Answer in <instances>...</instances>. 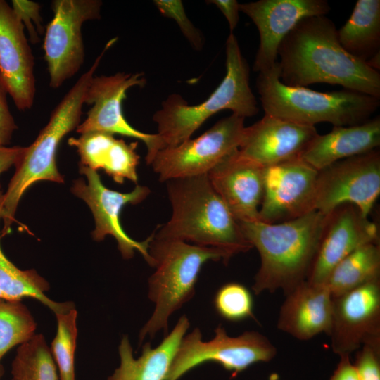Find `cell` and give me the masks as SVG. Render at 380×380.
<instances>
[{"mask_svg": "<svg viewBox=\"0 0 380 380\" xmlns=\"http://www.w3.org/2000/svg\"><path fill=\"white\" fill-rule=\"evenodd\" d=\"M353 364L359 380H380V340L362 345Z\"/></svg>", "mask_w": 380, "mask_h": 380, "instance_id": "d6a6232c", "label": "cell"}, {"mask_svg": "<svg viewBox=\"0 0 380 380\" xmlns=\"http://www.w3.org/2000/svg\"><path fill=\"white\" fill-rule=\"evenodd\" d=\"M277 321V328L300 340L321 333L328 335L332 315V296L324 285L302 282L287 293Z\"/></svg>", "mask_w": 380, "mask_h": 380, "instance_id": "44dd1931", "label": "cell"}, {"mask_svg": "<svg viewBox=\"0 0 380 380\" xmlns=\"http://www.w3.org/2000/svg\"><path fill=\"white\" fill-rule=\"evenodd\" d=\"M244 120L232 113L197 138L160 150L149 165L160 182L208 175L239 148L246 127Z\"/></svg>", "mask_w": 380, "mask_h": 380, "instance_id": "9c48e42d", "label": "cell"}, {"mask_svg": "<svg viewBox=\"0 0 380 380\" xmlns=\"http://www.w3.org/2000/svg\"><path fill=\"white\" fill-rule=\"evenodd\" d=\"M380 145V118L350 126H334L317 134L300 158L317 171L343 159L377 149Z\"/></svg>", "mask_w": 380, "mask_h": 380, "instance_id": "7402d4cb", "label": "cell"}, {"mask_svg": "<svg viewBox=\"0 0 380 380\" xmlns=\"http://www.w3.org/2000/svg\"><path fill=\"white\" fill-rule=\"evenodd\" d=\"M276 355L277 348L271 341L255 331L229 336L220 324L214 338L203 341L201 331L195 328L183 337L165 380H178L206 362L218 363L236 377L252 365L270 362Z\"/></svg>", "mask_w": 380, "mask_h": 380, "instance_id": "ba28073f", "label": "cell"}, {"mask_svg": "<svg viewBox=\"0 0 380 380\" xmlns=\"http://www.w3.org/2000/svg\"><path fill=\"white\" fill-rule=\"evenodd\" d=\"M112 46L107 42L91 68L82 74L52 111L46 125L34 142L24 151L15 165V172L1 198V236L10 232L18 203L27 189L35 182L46 180L63 183L56 165V152L63 138L80 124L85 96L96 70L106 52Z\"/></svg>", "mask_w": 380, "mask_h": 380, "instance_id": "277c9868", "label": "cell"}, {"mask_svg": "<svg viewBox=\"0 0 380 380\" xmlns=\"http://www.w3.org/2000/svg\"><path fill=\"white\" fill-rule=\"evenodd\" d=\"M327 214L313 210L276 224L239 222L246 239L260 257L253 291L282 290L286 294L307 281L315 259Z\"/></svg>", "mask_w": 380, "mask_h": 380, "instance_id": "7a4b0ae2", "label": "cell"}, {"mask_svg": "<svg viewBox=\"0 0 380 380\" xmlns=\"http://www.w3.org/2000/svg\"><path fill=\"white\" fill-rule=\"evenodd\" d=\"M165 182L172 215L153 233L155 238L215 248L229 259L253 248L208 175Z\"/></svg>", "mask_w": 380, "mask_h": 380, "instance_id": "3957f363", "label": "cell"}, {"mask_svg": "<svg viewBox=\"0 0 380 380\" xmlns=\"http://www.w3.org/2000/svg\"><path fill=\"white\" fill-rule=\"evenodd\" d=\"M337 31L325 15L300 20L279 47L280 80L291 87L337 84L380 99L379 72L348 53Z\"/></svg>", "mask_w": 380, "mask_h": 380, "instance_id": "6da1fadb", "label": "cell"}, {"mask_svg": "<svg viewBox=\"0 0 380 380\" xmlns=\"http://www.w3.org/2000/svg\"><path fill=\"white\" fill-rule=\"evenodd\" d=\"M148 253L156 268L148 279V298L155 308L140 331L139 344L147 336L153 338L161 330L167 334L170 317L193 298L198 274L206 262L222 260L227 264L230 260L217 248L157 239L153 234Z\"/></svg>", "mask_w": 380, "mask_h": 380, "instance_id": "52a82bcc", "label": "cell"}, {"mask_svg": "<svg viewBox=\"0 0 380 380\" xmlns=\"http://www.w3.org/2000/svg\"><path fill=\"white\" fill-rule=\"evenodd\" d=\"M226 75L210 96L199 104L189 105L179 94L170 95L156 111L160 149L173 147L191 139L210 117L222 110L244 118L255 115L259 108L250 87V69L234 34L226 42Z\"/></svg>", "mask_w": 380, "mask_h": 380, "instance_id": "5b68a950", "label": "cell"}, {"mask_svg": "<svg viewBox=\"0 0 380 380\" xmlns=\"http://www.w3.org/2000/svg\"><path fill=\"white\" fill-rule=\"evenodd\" d=\"M23 151L24 147L18 146L0 147V175L15 166Z\"/></svg>", "mask_w": 380, "mask_h": 380, "instance_id": "74e56055", "label": "cell"}, {"mask_svg": "<svg viewBox=\"0 0 380 380\" xmlns=\"http://www.w3.org/2000/svg\"><path fill=\"white\" fill-rule=\"evenodd\" d=\"M330 10L327 0H259L239 4V11L251 19L260 35L254 71H267L276 65L280 44L300 20L325 15Z\"/></svg>", "mask_w": 380, "mask_h": 380, "instance_id": "2e32d148", "label": "cell"}, {"mask_svg": "<svg viewBox=\"0 0 380 380\" xmlns=\"http://www.w3.org/2000/svg\"><path fill=\"white\" fill-rule=\"evenodd\" d=\"M380 278V246L369 243L343 258L331 272L325 285L332 298Z\"/></svg>", "mask_w": 380, "mask_h": 380, "instance_id": "4316f807", "label": "cell"}, {"mask_svg": "<svg viewBox=\"0 0 380 380\" xmlns=\"http://www.w3.org/2000/svg\"><path fill=\"white\" fill-rule=\"evenodd\" d=\"M264 169L242 157L237 149L208 174L213 189L238 222L259 220Z\"/></svg>", "mask_w": 380, "mask_h": 380, "instance_id": "ffe728a7", "label": "cell"}, {"mask_svg": "<svg viewBox=\"0 0 380 380\" xmlns=\"http://www.w3.org/2000/svg\"><path fill=\"white\" fill-rule=\"evenodd\" d=\"M35 329L33 317L20 300L0 299V361L13 346L28 341Z\"/></svg>", "mask_w": 380, "mask_h": 380, "instance_id": "f1b7e54d", "label": "cell"}, {"mask_svg": "<svg viewBox=\"0 0 380 380\" xmlns=\"http://www.w3.org/2000/svg\"><path fill=\"white\" fill-rule=\"evenodd\" d=\"M80 172L87 178L74 181L71 191L82 199L89 207L95 221L92 237L96 241H103L108 235L115 238L122 256L130 259L135 251L139 252L147 263L152 267L148 253L150 235L143 241H137L128 236L120 224V214L127 204H138L151 193L148 187L137 184L130 192L121 193L106 187L97 171L80 164Z\"/></svg>", "mask_w": 380, "mask_h": 380, "instance_id": "7c38bea8", "label": "cell"}, {"mask_svg": "<svg viewBox=\"0 0 380 380\" xmlns=\"http://www.w3.org/2000/svg\"><path fill=\"white\" fill-rule=\"evenodd\" d=\"M340 360L329 380H359L357 370L349 355H339Z\"/></svg>", "mask_w": 380, "mask_h": 380, "instance_id": "8d00e7d4", "label": "cell"}, {"mask_svg": "<svg viewBox=\"0 0 380 380\" xmlns=\"http://www.w3.org/2000/svg\"><path fill=\"white\" fill-rule=\"evenodd\" d=\"M206 2L215 5L221 11L229 23L230 33H233L239 19V3L236 0H210Z\"/></svg>", "mask_w": 380, "mask_h": 380, "instance_id": "d590c367", "label": "cell"}, {"mask_svg": "<svg viewBox=\"0 0 380 380\" xmlns=\"http://www.w3.org/2000/svg\"><path fill=\"white\" fill-rule=\"evenodd\" d=\"M153 3L162 15L175 20L184 36L196 50L202 49L203 37L201 31L188 18L182 1L155 0Z\"/></svg>", "mask_w": 380, "mask_h": 380, "instance_id": "1f68e13d", "label": "cell"}, {"mask_svg": "<svg viewBox=\"0 0 380 380\" xmlns=\"http://www.w3.org/2000/svg\"><path fill=\"white\" fill-rule=\"evenodd\" d=\"M337 33L342 47L364 62L380 52V1L358 0Z\"/></svg>", "mask_w": 380, "mask_h": 380, "instance_id": "d4e9b609", "label": "cell"}, {"mask_svg": "<svg viewBox=\"0 0 380 380\" xmlns=\"http://www.w3.org/2000/svg\"><path fill=\"white\" fill-rule=\"evenodd\" d=\"M145 84L144 74L140 72L94 75L84 101V104L91 107L85 120L76 128L77 132L82 134L101 132L139 139L146 146V161L149 165L160 149L158 136L157 134L142 132L129 125L124 117L122 107L127 90L135 86L142 87Z\"/></svg>", "mask_w": 380, "mask_h": 380, "instance_id": "4fadbf2b", "label": "cell"}, {"mask_svg": "<svg viewBox=\"0 0 380 380\" xmlns=\"http://www.w3.org/2000/svg\"><path fill=\"white\" fill-rule=\"evenodd\" d=\"M7 93L0 84V147L8 146L18 129L6 99Z\"/></svg>", "mask_w": 380, "mask_h": 380, "instance_id": "e575fe53", "label": "cell"}, {"mask_svg": "<svg viewBox=\"0 0 380 380\" xmlns=\"http://www.w3.org/2000/svg\"><path fill=\"white\" fill-rule=\"evenodd\" d=\"M214 307L218 315L230 322L253 318V298L251 292L243 284L229 282L216 292Z\"/></svg>", "mask_w": 380, "mask_h": 380, "instance_id": "4dcf8cb0", "label": "cell"}, {"mask_svg": "<svg viewBox=\"0 0 380 380\" xmlns=\"http://www.w3.org/2000/svg\"><path fill=\"white\" fill-rule=\"evenodd\" d=\"M380 194V152L375 149L338 160L319 170L315 210L328 214L350 203L368 217Z\"/></svg>", "mask_w": 380, "mask_h": 380, "instance_id": "8fae6325", "label": "cell"}, {"mask_svg": "<svg viewBox=\"0 0 380 380\" xmlns=\"http://www.w3.org/2000/svg\"><path fill=\"white\" fill-rule=\"evenodd\" d=\"M379 242L377 225L355 205H340L327 214L318 251L307 281L324 285L331 272L357 248Z\"/></svg>", "mask_w": 380, "mask_h": 380, "instance_id": "e0dca14e", "label": "cell"}, {"mask_svg": "<svg viewBox=\"0 0 380 380\" xmlns=\"http://www.w3.org/2000/svg\"><path fill=\"white\" fill-rule=\"evenodd\" d=\"M57 333L51 353L58 369L60 380H75V351L77 341V310L56 314Z\"/></svg>", "mask_w": 380, "mask_h": 380, "instance_id": "f546056e", "label": "cell"}, {"mask_svg": "<svg viewBox=\"0 0 380 380\" xmlns=\"http://www.w3.org/2000/svg\"><path fill=\"white\" fill-rule=\"evenodd\" d=\"M11 374V380H58L56 365L42 334H34L20 344Z\"/></svg>", "mask_w": 380, "mask_h": 380, "instance_id": "83f0119b", "label": "cell"}, {"mask_svg": "<svg viewBox=\"0 0 380 380\" xmlns=\"http://www.w3.org/2000/svg\"><path fill=\"white\" fill-rule=\"evenodd\" d=\"M4 374V368L3 365L1 364L0 365V380L1 379Z\"/></svg>", "mask_w": 380, "mask_h": 380, "instance_id": "f35d334b", "label": "cell"}, {"mask_svg": "<svg viewBox=\"0 0 380 380\" xmlns=\"http://www.w3.org/2000/svg\"><path fill=\"white\" fill-rule=\"evenodd\" d=\"M68 143L76 148L80 165L96 171L104 170L119 184L125 179L137 184V167L140 158L136 152L137 142L127 144L113 134L91 132L71 137Z\"/></svg>", "mask_w": 380, "mask_h": 380, "instance_id": "603a6c76", "label": "cell"}, {"mask_svg": "<svg viewBox=\"0 0 380 380\" xmlns=\"http://www.w3.org/2000/svg\"><path fill=\"white\" fill-rule=\"evenodd\" d=\"M317 174L300 157L265 167L259 221L280 223L315 210Z\"/></svg>", "mask_w": 380, "mask_h": 380, "instance_id": "5bb4252c", "label": "cell"}, {"mask_svg": "<svg viewBox=\"0 0 380 380\" xmlns=\"http://www.w3.org/2000/svg\"><path fill=\"white\" fill-rule=\"evenodd\" d=\"M256 88L265 115L312 126L320 122L361 124L380 105V99L346 89L319 92L288 86L280 80L278 61L270 70L258 73Z\"/></svg>", "mask_w": 380, "mask_h": 380, "instance_id": "8992f818", "label": "cell"}, {"mask_svg": "<svg viewBox=\"0 0 380 380\" xmlns=\"http://www.w3.org/2000/svg\"><path fill=\"white\" fill-rule=\"evenodd\" d=\"M328 336L333 352L349 355L380 340V278L332 298Z\"/></svg>", "mask_w": 380, "mask_h": 380, "instance_id": "9a60e30c", "label": "cell"}, {"mask_svg": "<svg viewBox=\"0 0 380 380\" xmlns=\"http://www.w3.org/2000/svg\"><path fill=\"white\" fill-rule=\"evenodd\" d=\"M189 326V319L182 315L157 347L152 348L149 342L145 343L138 359L134 357L129 338L124 336L119 346L120 366L108 380H165Z\"/></svg>", "mask_w": 380, "mask_h": 380, "instance_id": "cb8c5ba5", "label": "cell"}, {"mask_svg": "<svg viewBox=\"0 0 380 380\" xmlns=\"http://www.w3.org/2000/svg\"><path fill=\"white\" fill-rule=\"evenodd\" d=\"M318 134L315 126L265 115L246 127L239 154L266 167L300 157Z\"/></svg>", "mask_w": 380, "mask_h": 380, "instance_id": "d6986e66", "label": "cell"}, {"mask_svg": "<svg viewBox=\"0 0 380 380\" xmlns=\"http://www.w3.org/2000/svg\"><path fill=\"white\" fill-rule=\"evenodd\" d=\"M2 194L0 189V220ZM49 289V283L36 270L18 268L7 258L0 245V299L20 301L23 298H34L56 315L75 308L72 303H58L49 298L44 293Z\"/></svg>", "mask_w": 380, "mask_h": 380, "instance_id": "484cf974", "label": "cell"}, {"mask_svg": "<svg viewBox=\"0 0 380 380\" xmlns=\"http://www.w3.org/2000/svg\"><path fill=\"white\" fill-rule=\"evenodd\" d=\"M34 56L23 23L0 0V84L19 110L32 108L35 93Z\"/></svg>", "mask_w": 380, "mask_h": 380, "instance_id": "ac0fdd59", "label": "cell"}, {"mask_svg": "<svg viewBox=\"0 0 380 380\" xmlns=\"http://www.w3.org/2000/svg\"><path fill=\"white\" fill-rule=\"evenodd\" d=\"M100 0H54L53 16L47 25L43 49L49 86L56 89L74 76L84 60L83 24L101 18Z\"/></svg>", "mask_w": 380, "mask_h": 380, "instance_id": "30bf717a", "label": "cell"}, {"mask_svg": "<svg viewBox=\"0 0 380 380\" xmlns=\"http://www.w3.org/2000/svg\"><path fill=\"white\" fill-rule=\"evenodd\" d=\"M11 6L15 15L27 30L31 42L33 44L37 43L38 34H42L44 31L39 5L32 1L12 0Z\"/></svg>", "mask_w": 380, "mask_h": 380, "instance_id": "836d02e7", "label": "cell"}]
</instances>
